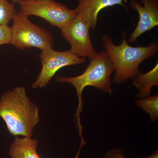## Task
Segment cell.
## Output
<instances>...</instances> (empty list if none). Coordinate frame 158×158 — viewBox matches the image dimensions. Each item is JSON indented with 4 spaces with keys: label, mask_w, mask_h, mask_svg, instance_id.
<instances>
[{
    "label": "cell",
    "mask_w": 158,
    "mask_h": 158,
    "mask_svg": "<svg viewBox=\"0 0 158 158\" xmlns=\"http://www.w3.org/2000/svg\"><path fill=\"white\" fill-rule=\"evenodd\" d=\"M136 105L149 115L151 121L152 122L158 119V94L138 98L136 101Z\"/></svg>",
    "instance_id": "cell-12"
},
{
    "label": "cell",
    "mask_w": 158,
    "mask_h": 158,
    "mask_svg": "<svg viewBox=\"0 0 158 158\" xmlns=\"http://www.w3.org/2000/svg\"><path fill=\"white\" fill-rule=\"evenodd\" d=\"M0 117L11 135L27 138H32L40 120L39 109L27 96L24 87L3 94L0 99Z\"/></svg>",
    "instance_id": "cell-1"
},
{
    "label": "cell",
    "mask_w": 158,
    "mask_h": 158,
    "mask_svg": "<svg viewBox=\"0 0 158 158\" xmlns=\"http://www.w3.org/2000/svg\"><path fill=\"white\" fill-rule=\"evenodd\" d=\"M12 20L10 44L18 49L35 48L42 51L53 48L54 39L50 33L31 22L22 11H17Z\"/></svg>",
    "instance_id": "cell-4"
},
{
    "label": "cell",
    "mask_w": 158,
    "mask_h": 158,
    "mask_svg": "<svg viewBox=\"0 0 158 158\" xmlns=\"http://www.w3.org/2000/svg\"><path fill=\"white\" fill-rule=\"evenodd\" d=\"M18 1H19V0H13V2H12L14 3L17 2Z\"/></svg>",
    "instance_id": "cell-17"
},
{
    "label": "cell",
    "mask_w": 158,
    "mask_h": 158,
    "mask_svg": "<svg viewBox=\"0 0 158 158\" xmlns=\"http://www.w3.org/2000/svg\"><path fill=\"white\" fill-rule=\"evenodd\" d=\"M11 39V27L8 25L0 24V46L10 44Z\"/></svg>",
    "instance_id": "cell-14"
},
{
    "label": "cell",
    "mask_w": 158,
    "mask_h": 158,
    "mask_svg": "<svg viewBox=\"0 0 158 158\" xmlns=\"http://www.w3.org/2000/svg\"><path fill=\"white\" fill-rule=\"evenodd\" d=\"M39 58L42 68L37 80L32 84L33 88H41L46 86L61 68L82 64L85 62V58L78 56L69 50L59 52L53 48L41 51Z\"/></svg>",
    "instance_id": "cell-6"
},
{
    "label": "cell",
    "mask_w": 158,
    "mask_h": 158,
    "mask_svg": "<svg viewBox=\"0 0 158 158\" xmlns=\"http://www.w3.org/2000/svg\"><path fill=\"white\" fill-rule=\"evenodd\" d=\"M130 7L136 10L139 16V21L128 41L135 42L138 37L158 26V0H131Z\"/></svg>",
    "instance_id": "cell-8"
},
{
    "label": "cell",
    "mask_w": 158,
    "mask_h": 158,
    "mask_svg": "<svg viewBox=\"0 0 158 158\" xmlns=\"http://www.w3.org/2000/svg\"><path fill=\"white\" fill-rule=\"evenodd\" d=\"M38 141L27 137H16L9 153L11 158H41L37 152Z\"/></svg>",
    "instance_id": "cell-10"
},
{
    "label": "cell",
    "mask_w": 158,
    "mask_h": 158,
    "mask_svg": "<svg viewBox=\"0 0 158 158\" xmlns=\"http://www.w3.org/2000/svg\"><path fill=\"white\" fill-rule=\"evenodd\" d=\"M90 26L84 19L76 16L64 26L61 31V36L69 43L71 52L80 57L93 58L96 52L91 42L89 34Z\"/></svg>",
    "instance_id": "cell-7"
},
{
    "label": "cell",
    "mask_w": 158,
    "mask_h": 158,
    "mask_svg": "<svg viewBox=\"0 0 158 158\" xmlns=\"http://www.w3.org/2000/svg\"><path fill=\"white\" fill-rule=\"evenodd\" d=\"M133 86L139 90L136 97L143 98L150 96L153 86H158V64L148 72L140 73L133 80Z\"/></svg>",
    "instance_id": "cell-11"
},
{
    "label": "cell",
    "mask_w": 158,
    "mask_h": 158,
    "mask_svg": "<svg viewBox=\"0 0 158 158\" xmlns=\"http://www.w3.org/2000/svg\"><path fill=\"white\" fill-rule=\"evenodd\" d=\"M103 158H127L120 148H113L105 153Z\"/></svg>",
    "instance_id": "cell-15"
},
{
    "label": "cell",
    "mask_w": 158,
    "mask_h": 158,
    "mask_svg": "<svg viewBox=\"0 0 158 158\" xmlns=\"http://www.w3.org/2000/svg\"><path fill=\"white\" fill-rule=\"evenodd\" d=\"M122 36V42L118 45L114 44L108 35L102 37L104 48L115 71L113 82L117 85L140 74L139 65L155 54L158 49L156 42L152 43L147 47H133L128 44L124 31Z\"/></svg>",
    "instance_id": "cell-3"
},
{
    "label": "cell",
    "mask_w": 158,
    "mask_h": 158,
    "mask_svg": "<svg viewBox=\"0 0 158 158\" xmlns=\"http://www.w3.org/2000/svg\"><path fill=\"white\" fill-rule=\"evenodd\" d=\"M116 5H120L127 9L123 0H78L75 9L77 15L81 18L92 30L96 27L98 16L102 9Z\"/></svg>",
    "instance_id": "cell-9"
},
{
    "label": "cell",
    "mask_w": 158,
    "mask_h": 158,
    "mask_svg": "<svg viewBox=\"0 0 158 158\" xmlns=\"http://www.w3.org/2000/svg\"><path fill=\"white\" fill-rule=\"evenodd\" d=\"M17 11L14 3L9 0H0V24L8 25Z\"/></svg>",
    "instance_id": "cell-13"
},
{
    "label": "cell",
    "mask_w": 158,
    "mask_h": 158,
    "mask_svg": "<svg viewBox=\"0 0 158 158\" xmlns=\"http://www.w3.org/2000/svg\"><path fill=\"white\" fill-rule=\"evenodd\" d=\"M17 2L24 14L42 18L60 29L77 16L75 9H70L56 0H19Z\"/></svg>",
    "instance_id": "cell-5"
},
{
    "label": "cell",
    "mask_w": 158,
    "mask_h": 158,
    "mask_svg": "<svg viewBox=\"0 0 158 158\" xmlns=\"http://www.w3.org/2000/svg\"><path fill=\"white\" fill-rule=\"evenodd\" d=\"M114 71L113 64L105 50L90 59L87 69L80 75L74 77L58 76L56 78L57 82L70 84L76 89L78 105L74 117L76 118L81 137V147L86 144L83 136V127L81 122V114L84 105L82 97L83 90L87 86H92L111 95L113 89L111 87V76Z\"/></svg>",
    "instance_id": "cell-2"
},
{
    "label": "cell",
    "mask_w": 158,
    "mask_h": 158,
    "mask_svg": "<svg viewBox=\"0 0 158 158\" xmlns=\"http://www.w3.org/2000/svg\"><path fill=\"white\" fill-rule=\"evenodd\" d=\"M144 158H158V151L156 150L151 155Z\"/></svg>",
    "instance_id": "cell-16"
}]
</instances>
